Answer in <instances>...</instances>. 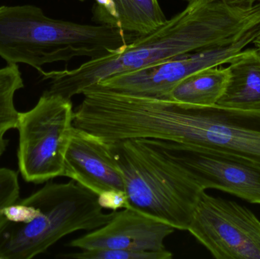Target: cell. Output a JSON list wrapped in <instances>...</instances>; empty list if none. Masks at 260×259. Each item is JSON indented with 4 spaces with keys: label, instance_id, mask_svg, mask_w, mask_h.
Instances as JSON below:
<instances>
[{
    "label": "cell",
    "instance_id": "obj_1",
    "mask_svg": "<svg viewBox=\"0 0 260 259\" xmlns=\"http://www.w3.org/2000/svg\"><path fill=\"white\" fill-rule=\"evenodd\" d=\"M259 21L260 2L252 9H240L219 0H192L158 28L136 36L117 51L73 69L43 70L40 74L48 81L49 92L71 99L108 78L221 44Z\"/></svg>",
    "mask_w": 260,
    "mask_h": 259
},
{
    "label": "cell",
    "instance_id": "obj_2",
    "mask_svg": "<svg viewBox=\"0 0 260 259\" xmlns=\"http://www.w3.org/2000/svg\"><path fill=\"white\" fill-rule=\"evenodd\" d=\"M136 38L113 24L53 19L37 6H0V56L8 64H27L39 72L46 64L107 56Z\"/></svg>",
    "mask_w": 260,
    "mask_h": 259
},
{
    "label": "cell",
    "instance_id": "obj_3",
    "mask_svg": "<svg viewBox=\"0 0 260 259\" xmlns=\"http://www.w3.org/2000/svg\"><path fill=\"white\" fill-rule=\"evenodd\" d=\"M110 145L123 173L129 208L187 231L206 191L197 173L151 139L122 140Z\"/></svg>",
    "mask_w": 260,
    "mask_h": 259
},
{
    "label": "cell",
    "instance_id": "obj_4",
    "mask_svg": "<svg viewBox=\"0 0 260 259\" xmlns=\"http://www.w3.org/2000/svg\"><path fill=\"white\" fill-rule=\"evenodd\" d=\"M27 199L35 207L28 222L4 218L0 225V259L34 258L69 234L104 226L116 212H104L98 195L73 179L48 181Z\"/></svg>",
    "mask_w": 260,
    "mask_h": 259
},
{
    "label": "cell",
    "instance_id": "obj_5",
    "mask_svg": "<svg viewBox=\"0 0 260 259\" xmlns=\"http://www.w3.org/2000/svg\"><path fill=\"white\" fill-rule=\"evenodd\" d=\"M73 115L71 99L48 91L30 110L19 112L18 164L26 182L41 184L63 176Z\"/></svg>",
    "mask_w": 260,
    "mask_h": 259
},
{
    "label": "cell",
    "instance_id": "obj_6",
    "mask_svg": "<svg viewBox=\"0 0 260 259\" xmlns=\"http://www.w3.org/2000/svg\"><path fill=\"white\" fill-rule=\"evenodd\" d=\"M260 36V21L227 41L171 58L133 72L108 78L92 86L126 95L170 99L174 87L197 71L227 64Z\"/></svg>",
    "mask_w": 260,
    "mask_h": 259
},
{
    "label": "cell",
    "instance_id": "obj_7",
    "mask_svg": "<svg viewBox=\"0 0 260 259\" xmlns=\"http://www.w3.org/2000/svg\"><path fill=\"white\" fill-rule=\"evenodd\" d=\"M217 259H260V220L245 206L203 192L187 230Z\"/></svg>",
    "mask_w": 260,
    "mask_h": 259
},
{
    "label": "cell",
    "instance_id": "obj_8",
    "mask_svg": "<svg viewBox=\"0 0 260 259\" xmlns=\"http://www.w3.org/2000/svg\"><path fill=\"white\" fill-rule=\"evenodd\" d=\"M151 140L193 170L205 190H221L260 205L259 164L223 152L174 147Z\"/></svg>",
    "mask_w": 260,
    "mask_h": 259
},
{
    "label": "cell",
    "instance_id": "obj_9",
    "mask_svg": "<svg viewBox=\"0 0 260 259\" xmlns=\"http://www.w3.org/2000/svg\"><path fill=\"white\" fill-rule=\"evenodd\" d=\"M171 225L131 208L116 211L108 223L72 240L69 246L82 250H166L165 240L174 232Z\"/></svg>",
    "mask_w": 260,
    "mask_h": 259
},
{
    "label": "cell",
    "instance_id": "obj_10",
    "mask_svg": "<svg viewBox=\"0 0 260 259\" xmlns=\"http://www.w3.org/2000/svg\"><path fill=\"white\" fill-rule=\"evenodd\" d=\"M62 176L76 181L98 196L111 191L125 193L123 173L110 144L74 126Z\"/></svg>",
    "mask_w": 260,
    "mask_h": 259
},
{
    "label": "cell",
    "instance_id": "obj_11",
    "mask_svg": "<svg viewBox=\"0 0 260 259\" xmlns=\"http://www.w3.org/2000/svg\"><path fill=\"white\" fill-rule=\"evenodd\" d=\"M227 84L218 106L242 110L260 111V53L243 50L229 62Z\"/></svg>",
    "mask_w": 260,
    "mask_h": 259
},
{
    "label": "cell",
    "instance_id": "obj_12",
    "mask_svg": "<svg viewBox=\"0 0 260 259\" xmlns=\"http://www.w3.org/2000/svg\"><path fill=\"white\" fill-rule=\"evenodd\" d=\"M95 15L102 24L118 26L136 36L158 28L167 18L157 0H96Z\"/></svg>",
    "mask_w": 260,
    "mask_h": 259
},
{
    "label": "cell",
    "instance_id": "obj_13",
    "mask_svg": "<svg viewBox=\"0 0 260 259\" xmlns=\"http://www.w3.org/2000/svg\"><path fill=\"white\" fill-rule=\"evenodd\" d=\"M228 77L227 68L217 66L197 71L174 87L170 99L195 106H214L224 92Z\"/></svg>",
    "mask_w": 260,
    "mask_h": 259
},
{
    "label": "cell",
    "instance_id": "obj_14",
    "mask_svg": "<svg viewBox=\"0 0 260 259\" xmlns=\"http://www.w3.org/2000/svg\"><path fill=\"white\" fill-rule=\"evenodd\" d=\"M23 88L22 76L16 64H8L0 68V157L7 147L6 134L17 127L19 112L14 98L15 93Z\"/></svg>",
    "mask_w": 260,
    "mask_h": 259
},
{
    "label": "cell",
    "instance_id": "obj_15",
    "mask_svg": "<svg viewBox=\"0 0 260 259\" xmlns=\"http://www.w3.org/2000/svg\"><path fill=\"white\" fill-rule=\"evenodd\" d=\"M174 255L168 249L164 251H131L123 249H88L62 255V258L73 259H171Z\"/></svg>",
    "mask_w": 260,
    "mask_h": 259
},
{
    "label": "cell",
    "instance_id": "obj_16",
    "mask_svg": "<svg viewBox=\"0 0 260 259\" xmlns=\"http://www.w3.org/2000/svg\"><path fill=\"white\" fill-rule=\"evenodd\" d=\"M19 199L18 173L12 169L0 167V225L4 220L5 208Z\"/></svg>",
    "mask_w": 260,
    "mask_h": 259
},
{
    "label": "cell",
    "instance_id": "obj_17",
    "mask_svg": "<svg viewBox=\"0 0 260 259\" xmlns=\"http://www.w3.org/2000/svg\"><path fill=\"white\" fill-rule=\"evenodd\" d=\"M101 206L105 209L118 211L120 208H129L126 193L123 192L111 191L99 196Z\"/></svg>",
    "mask_w": 260,
    "mask_h": 259
},
{
    "label": "cell",
    "instance_id": "obj_18",
    "mask_svg": "<svg viewBox=\"0 0 260 259\" xmlns=\"http://www.w3.org/2000/svg\"><path fill=\"white\" fill-rule=\"evenodd\" d=\"M226 6L240 9H252L259 0H219Z\"/></svg>",
    "mask_w": 260,
    "mask_h": 259
},
{
    "label": "cell",
    "instance_id": "obj_19",
    "mask_svg": "<svg viewBox=\"0 0 260 259\" xmlns=\"http://www.w3.org/2000/svg\"><path fill=\"white\" fill-rule=\"evenodd\" d=\"M253 44H255V46H256V49H257L258 50H259L260 53V36L259 38H258L257 39L255 40L254 41H253Z\"/></svg>",
    "mask_w": 260,
    "mask_h": 259
},
{
    "label": "cell",
    "instance_id": "obj_20",
    "mask_svg": "<svg viewBox=\"0 0 260 259\" xmlns=\"http://www.w3.org/2000/svg\"><path fill=\"white\" fill-rule=\"evenodd\" d=\"M80 1H84V0H80Z\"/></svg>",
    "mask_w": 260,
    "mask_h": 259
},
{
    "label": "cell",
    "instance_id": "obj_21",
    "mask_svg": "<svg viewBox=\"0 0 260 259\" xmlns=\"http://www.w3.org/2000/svg\"><path fill=\"white\" fill-rule=\"evenodd\" d=\"M259 2H260V0H259Z\"/></svg>",
    "mask_w": 260,
    "mask_h": 259
}]
</instances>
